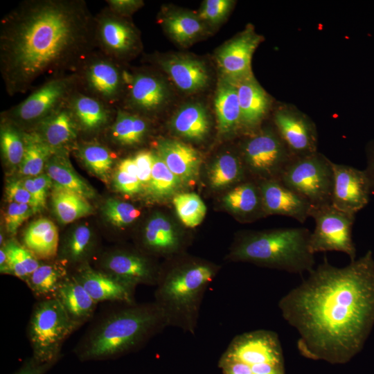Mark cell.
I'll return each mask as SVG.
<instances>
[{
  "instance_id": "1",
  "label": "cell",
  "mask_w": 374,
  "mask_h": 374,
  "mask_svg": "<svg viewBox=\"0 0 374 374\" xmlns=\"http://www.w3.org/2000/svg\"><path fill=\"white\" fill-rule=\"evenodd\" d=\"M278 301L282 317L299 333L303 357L349 362L374 326V257L371 250L344 267L324 258Z\"/></svg>"
},
{
  "instance_id": "2",
  "label": "cell",
  "mask_w": 374,
  "mask_h": 374,
  "mask_svg": "<svg viewBox=\"0 0 374 374\" xmlns=\"http://www.w3.org/2000/svg\"><path fill=\"white\" fill-rule=\"evenodd\" d=\"M96 49L95 16L83 0H26L0 24V71L10 96L42 78L76 73Z\"/></svg>"
},
{
  "instance_id": "3",
  "label": "cell",
  "mask_w": 374,
  "mask_h": 374,
  "mask_svg": "<svg viewBox=\"0 0 374 374\" xmlns=\"http://www.w3.org/2000/svg\"><path fill=\"white\" fill-rule=\"evenodd\" d=\"M167 327L154 301L120 303L89 327L74 354L81 362L116 359L141 348Z\"/></svg>"
},
{
  "instance_id": "4",
  "label": "cell",
  "mask_w": 374,
  "mask_h": 374,
  "mask_svg": "<svg viewBox=\"0 0 374 374\" xmlns=\"http://www.w3.org/2000/svg\"><path fill=\"white\" fill-rule=\"evenodd\" d=\"M217 270L215 265L194 260L160 269L153 301L162 311L168 327L195 333L204 294Z\"/></svg>"
},
{
  "instance_id": "5",
  "label": "cell",
  "mask_w": 374,
  "mask_h": 374,
  "mask_svg": "<svg viewBox=\"0 0 374 374\" xmlns=\"http://www.w3.org/2000/svg\"><path fill=\"white\" fill-rule=\"evenodd\" d=\"M311 231L305 227L280 228L245 235L229 255L235 261L292 274L310 272L314 268V254L310 249Z\"/></svg>"
},
{
  "instance_id": "6",
  "label": "cell",
  "mask_w": 374,
  "mask_h": 374,
  "mask_svg": "<svg viewBox=\"0 0 374 374\" xmlns=\"http://www.w3.org/2000/svg\"><path fill=\"white\" fill-rule=\"evenodd\" d=\"M223 374H285L278 334L259 329L235 336L222 355Z\"/></svg>"
},
{
  "instance_id": "7",
  "label": "cell",
  "mask_w": 374,
  "mask_h": 374,
  "mask_svg": "<svg viewBox=\"0 0 374 374\" xmlns=\"http://www.w3.org/2000/svg\"><path fill=\"white\" fill-rule=\"evenodd\" d=\"M78 329L56 299L37 301L27 326L32 356L42 362L57 363L64 343Z\"/></svg>"
},
{
  "instance_id": "8",
  "label": "cell",
  "mask_w": 374,
  "mask_h": 374,
  "mask_svg": "<svg viewBox=\"0 0 374 374\" xmlns=\"http://www.w3.org/2000/svg\"><path fill=\"white\" fill-rule=\"evenodd\" d=\"M278 180L312 206L332 204L334 184L332 161L318 152L293 157Z\"/></svg>"
},
{
  "instance_id": "9",
  "label": "cell",
  "mask_w": 374,
  "mask_h": 374,
  "mask_svg": "<svg viewBox=\"0 0 374 374\" xmlns=\"http://www.w3.org/2000/svg\"><path fill=\"white\" fill-rule=\"evenodd\" d=\"M77 89L75 73L48 79L23 101L3 112L1 117L30 132L66 103Z\"/></svg>"
},
{
  "instance_id": "10",
  "label": "cell",
  "mask_w": 374,
  "mask_h": 374,
  "mask_svg": "<svg viewBox=\"0 0 374 374\" xmlns=\"http://www.w3.org/2000/svg\"><path fill=\"white\" fill-rule=\"evenodd\" d=\"M75 73L78 90L118 109L117 103L125 96L128 75L118 62L95 51Z\"/></svg>"
},
{
  "instance_id": "11",
  "label": "cell",
  "mask_w": 374,
  "mask_h": 374,
  "mask_svg": "<svg viewBox=\"0 0 374 374\" xmlns=\"http://www.w3.org/2000/svg\"><path fill=\"white\" fill-rule=\"evenodd\" d=\"M310 217L315 223L309 242L312 253L335 251L346 253L350 261L356 260L352 235L355 215L340 211L330 204L312 206Z\"/></svg>"
},
{
  "instance_id": "12",
  "label": "cell",
  "mask_w": 374,
  "mask_h": 374,
  "mask_svg": "<svg viewBox=\"0 0 374 374\" xmlns=\"http://www.w3.org/2000/svg\"><path fill=\"white\" fill-rule=\"evenodd\" d=\"M244 165L262 180L279 179L293 158L276 130L264 129L253 134L243 144Z\"/></svg>"
},
{
  "instance_id": "13",
  "label": "cell",
  "mask_w": 374,
  "mask_h": 374,
  "mask_svg": "<svg viewBox=\"0 0 374 374\" xmlns=\"http://www.w3.org/2000/svg\"><path fill=\"white\" fill-rule=\"evenodd\" d=\"M95 39L96 48L118 62L135 54L140 48L136 28L126 17L108 8L95 15Z\"/></svg>"
},
{
  "instance_id": "14",
  "label": "cell",
  "mask_w": 374,
  "mask_h": 374,
  "mask_svg": "<svg viewBox=\"0 0 374 374\" xmlns=\"http://www.w3.org/2000/svg\"><path fill=\"white\" fill-rule=\"evenodd\" d=\"M96 269L135 288L139 285L155 287L160 272L148 256L123 249L102 254Z\"/></svg>"
},
{
  "instance_id": "15",
  "label": "cell",
  "mask_w": 374,
  "mask_h": 374,
  "mask_svg": "<svg viewBox=\"0 0 374 374\" xmlns=\"http://www.w3.org/2000/svg\"><path fill=\"white\" fill-rule=\"evenodd\" d=\"M334 175L332 204L344 212L356 215L368 203L373 193L364 170L332 161Z\"/></svg>"
},
{
  "instance_id": "16",
  "label": "cell",
  "mask_w": 374,
  "mask_h": 374,
  "mask_svg": "<svg viewBox=\"0 0 374 374\" xmlns=\"http://www.w3.org/2000/svg\"><path fill=\"white\" fill-rule=\"evenodd\" d=\"M274 123L276 130L293 157L317 152L316 126L304 114L296 109L281 107L274 113Z\"/></svg>"
},
{
  "instance_id": "17",
  "label": "cell",
  "mask_w": 374,
  "mask_h": 374,
  "mask_svg": "<svg viewBox=\"0 0 374 374\" xmlns=\"http://www.w3.org/2000/svg\"><path fill=\"white\" fill-rule=\"evenodd\" d=\"M262 37L251 26L222 46L216 54V60L222 76L238 81L253 75L251 58Z\"/></svg>"
},
{
  "instance_id": "18",
  "label": "cell",
  "mask_w": 374,
  "mask_h": 374,
  "mask_svg": "<svg viewBox=\"0 0 374 374\" xmlns=\"http://www.w3.org/2000/svg\"><path fill=\"white\" fill-rule=\"evenodd\" d=\"M71 274L98 304L105 301L118 303L136 302L135 287L92 268L89 263L75 267V271Z\"/></svg>"
},
{
  "instance_id": "19",
  "label": "cell",
  "mask_w": 374,
  "mask_h": 374,
  "mask_svg": "<svg viewBox=\"0 0 374 374\" xmlns=\"http://www.w3.org/2000/svg\"><path fill=\"white\" fill-rule=\"evenodd\" d=\"M258 186L265 214L284 215L301 223L310 217L311 204L280 180H262Z\"/></svg>"
},
{
  "instance_id": "20",
  "label": "cell",
  "mask_w": 374,
  "mask_h": 374,
  "mask_svg": "<svg viewBox=\"0 0 374 374\" xmlns=\"http://www.w3.org/2000/svg\"><path fill=\"white\" fill-rule=\"evenodd\" d=\"M167 98L166 86L157 76L148 73H128L124 102L130 108L154 113L163 107Z\"/></svg>"
},
{
  "instance_id": "21",
  "label": "cell",
  "mask_w": 374,
  "mask_h": 374,
  "mask_svg": "<svg viewBox=\"0 0 374 374\" xmlns=\"http://www.w3.org/2000/svg\"><path fill=\"white\" fill-rule=\"evenodd\" d=\"M68 104L78 126L80 133L96 134L113 123L117 109L76 90Z\"/></svg>"
},
{
  "instance_id": "22",
  "label": "cell",
  "mask_w": 374,
  "mask_h": 374,
  "mask_svg": "<svg viewBox=\"0 0 374 374\" xmlns=\"http://www.w3.org/2000/svg\"><path fill=\"white\" fill-rule=\"evenodd\" d=\"M32 131L36 132L56 152L68 151L69 148L75 146L80 134L68 101L41 121Z\"/></svg>"
},
{
  "instance_id": "23",
  "label": "cell",
  "mask_w": 374,
  "mask_h": 374,
  "mask_svg": "<svg viewBox=\"0 0 374 374\" xmlns=\"http://www.w3.org/2000/svg\"><path fill=\"white\" fill-rule=\"evenodd\" d=\"M157 153L168 168L184 183H192L199 175L202 158L192 146L175 139L158 141Z\"/></svg>"
},
{
  "instance_id": "24",
  "label": "cell",
  "mask_w": 374,
  "mask_h": 374,
  "mask_svg": "<svg viewBox=\"0 0 374 374\" xmlns=\"http://www.w3.org/2000/svg\"><path fill=\"white\" fill-rule=\"evenodd\" d=\"M241 113V126L256 128L267 114L270 99L253 75L235 81Z\"/></svg>"
},
{
  "instance_id": "25",
  "label": "cell",
  "mask_w": 374,
  "mask_h": 374,
  "mask_svg": "<svg viewBox=\"0 0 374 374\" xmlns=\"http://www.w3.org/2000/svg\"><path fill=\"white\" fill-rule=\"evenodd\" d=\"M163 70L175 84L185 92H195L204 88L209 75L204 64L186 56H174L159 61Z\"/></svg>"
},
{
  "instance_id": "26",
  "label": "cell",
  "mask_w": 374,
  "mask_h": 374,
  "mask_svg": "<svg viewBox=\"0 0 374 374\" xmlns=\"http://www.w3.org/2000/svg\"><path fill=\"white\" fill-rule=\"evenodd\" d=\"M55 299L79 328L91 320L98 305L71 274L61 284Z\"/></svg>"
},
{
  "instance_id": "27",
  "label": "cell",
  "mask_w": 374,
  "mask_h": 374,
  "mask_svg": "<svg viewBox=\"0 0 374 374\" xmlns=\"http://www.w3.org/2000/svg\"><path fill=\"white\" fill-rule=\"evenodd\" d=\"M22 244L38 260L50 261L57 256L60 240L57 226L42 217L31 222L25 229Z\"/></svg>"
},
{
  "instance_id": "28",
  "label": "cell",
  "mask_w": 374,
  "mask_h": 374,
  "mask_svg": "<svg viewBox=\"0 0 374 374\" xmlns=\"http://www.w3.org/2000/svg\"><path fill=\"white\" fill-rule=\"evenodd\" d=\"M141 243L146 251L164 256L177 253L181 247V239L175 228L161 215H155L148 222Z\"/></svg>"
},
{
  "instance_id": "29",
  "label": "cell",
  "mask_w": 374,
  "mask_h": 374,
  "mask_svg": "<svg viewBox=\"0 0 374 374\" xmlns=\"http://www.w3.org/2000/svg\"><path fill=\"white\" fill-rule=\"evenodd\" d=\"M44 170L53 181V186L78 193L86 199L96 196L94 189L73 168L68 151H58L47 161Z\"/></svg>"
},
{
  "instance_id": "30",
  "label": "cell",
  "mask_w": 374,
  "mask_h": 374,
  "mask_svg": "<svg viewBox=\"0 0 374 374\" xmlns=\"http://www.w3.org/2000/svg\"><path fill=\"white\" fill-rule=\"evenodd\" d=\"M214 105L220 132L229 133L241 126L238 89L234 80L223 76L221 78Z\"/></svg>"
},
{
  "instance_id": "31",
  "label": "cell",
  "mask_w": 374,
  "mask_h": 374,
  "mask_svg": "<svg viewBox=\"0 0 374 374\" xmlns=\"http://www.w3.org/2000/svg\"><path fill=\"white\" fill-rule=\"evenodd\" d=\"M96 247L94 235L87 225H80L72 230L59 246L56 260L66 267H75L89 263Z\"/></svg>"
},
{
  "instance_id": "32",
  "label": "cell",
  "mask_w": 374,
  "mask_h": 374,
  "mask_svg": "<svg viewBox=\"0 0 374 374\" xmlns=\"http://www.w3.org/2000/svg\"><path fill=\"white\" fill-rule=\"evenodd\" d=\"M70 274L58 260L42 261L24 282L37 301L55 299L64 279Z\"/></svg>"
},
{
  "instance_id": "33",
  "label": "cell",
  "mask_w": 374,
  "mask_h": 374,
  "mask_svg": "<svg viewBox=\"0 0 374 374\" xmlns=\"http://www.w3.org/2000/svg\"><path fill=\"white\" fill-rule=\"evenodd\" d=\"M109 130L113 142L123 146H134L143 140L148 123L142 116L118 108Z\"/></svg>"
},
{
  "instance_id": "34",
  "label": "cell",
  "mask_w": 374,
  "mask_h": 374,
  "mask_svg": "<svg viewBox=\"0 0 374 374\" xmlns=\"http://www.w3.org/2000/svg\"><path fill=\"white\" fill-rule=\"evenodd\" d=\"M171 125L179 135L199 141L208 134L210 121L206 110L202 105L191 103L181 107L176 112Z\"/></svg>"
},
{
  "instance_id": "35",
  "label": "cell",
  "mask_w": 374,
  "mask_h": 374,
  "mask_svg": "<svg viewBox=\"0 0 374 374\" xmlns=\"http://www.w3.org/2000/svg\"><path fill=\"white\" fill-rule=\"evenodd\" d=\"M51 203L54 213L62 224L71 223L93 213L87 199L74 192L53 186Z\"/></svg>"
},
{
  "instance_id": "36",
  "label": "cell",
  "mask_w": 374,
  "mask_h": 374,
  "mask_svg": "<svg viewBox=\"0 0 374 374\" xmlns=\"http://www.w3.org/2000/svg\"><path fill=\"white\" fill-rule=\"evenodd\" d=\"M223 202L229 210L244 217L265 214L260 187L252 182L235 186L224 197Z\"/></svg>"
},
{
  "instance_id": "37",
  "label": "cell",
  "mask_w": 374,
  "mask_h": 374,
  "mask_svg": "<svg viewBox=\"0 0 374 374\" xmlns=\"http://www.w3.org/2000/svg\"><path fill=\"white\" fill-rule=\"evenodd\" d=\"M26 150L19 167L21 175L26 177L42 174L51 157L56 152L35 132H25Z\"/></svg>"
},
{
  "instance_id": "38",
  "label": "cell",
  "mask_w": 374,
  "mask_h": 374,
  "mask_svg": "<svg viewBox=\"0 0 374 374\" xmlns=\"http://www.w3.org/2000/svg\"><path fill=\"white\" fill-rule=\"evenodd\" d=\"M77 155L84 166L102 181L108 183L114 164L113 153L94 142L76 144Z\"/></svg>"
},
{
  "instance_id": "39",
  "label": "cell",
  "mask_w": 374,
  "mask_h": 374,
  "mask_svg": "<svg viewBox=\"0 0 374 374\" xmlns=\"http://www.w3.org/2000/svg\"><path fill=\"white\" fill-rule=\"evenodd\" d=\"M0 146L5 162L10 167L19 168L26 150L24 131L14 123L2 117Z\"/></svg>"
},
{
  "instance_id": "40",
  "label": "cell",
  "mask_w": 374,
  "mask_h": 374,
  "mask_svg": "<svg viewBox=\"0 0 374 374\" xmlns=\"http://www.w3.org/2000/svg\"><path fill=\"white\" fill-rule=\"evenodd\" d=\"M166 30L181 44H186L199 36L204 26L199 17L186 12H175L163 19Z\"/></svg>"
},
{
  "instance_id": "41",
  "label": "cell",
  "mask_w": 374,
  "mask_h": 374,
  "mask_svg": "<svg viewBox=\"0 0 374 374\" xmlns=\"http://www.w3.org/2000/svg\"><path fill=\"white\" fill-rule=\"evenodd\" d=\"M2 246L7 254L10 275L24 282L42 262L22 244L14 239L6 241Z\"/></svg>"
},
{
  "instance_id": "42",
  "label": "cell",
  "mask_w": 374,
  "mask_h": 374,
  "mask_svg": "<svg viewBox=\"0 0 374 374\" xmlns=\"http://www.w3.org/2000/svg\"><path fill=\"white\" fill-rule=\"evenodd\" d=\"M154 154L151 179L147 190L154 198L162 199L173 195L181 181L168 168L157 153Z\"/></svg>"
},
{
  "instance_id": "43",
  "label": "cell",
  "mask_w": 374,
  "mask_h": 374,
  "mask_svg": "<svg viewBox=\"0 0 374 374\" xmlns=\"http://www.w3.org/2000/svg\"><path fill=\"white\" fill-rule=\"evenodd\" d=\"M243 167L240 159L225 154L215 161L209 172V180L214 188H220L233 184L243 177Z\"/></svg>"
},
{
  "instance_id": "44",
  "label": "cell",
  "mask_w": 374,
  "mask_h": 374,
  "mask_svg": "<svg viewBox=\"0 0 374 374\" xmlns=\"http://www.w3.org/2000/svg\"><path fill=\"white\" fill-rule=\"evenodd\" d=\"M177 216L184 226L194 228L201 224L206 206L200 197L193 193H179L172 199Z\"/></svg>"
},
{
  "instance_id": "45",
  "label": "cell",
  "mask_w": 374,
  "mask_h": 374,
  "mask_svg": "<svg viewBox=\"0 0 374 374\" xmlns=\"http://www.w3.org/2000/svg\"><path fill=\"white\" fill-rule=\"evenodd\" d=\"M102 211L105 220L120 229L131 224L140 215V211L134 205L113 198L105 202Z\"/></svg>"
},
{
  "instance_id": "46",
  "label": "cell",
  "mask_w": 374,
  "mask_h": 374,
  "mask_svg": "<svg viewBox=\"0 0 374 374\" xmlns=\"http://www.w3.org/2000/svg\"><path fill=\"white\" fill-rule=\"evenodd\" d=\"M9 203L4 213V222L6 231L13 236L23 222L37 211L26 204Z\"/></svg>"
},
{
  "instance_id": "47",
  "label": "cell",
  "mask_w": 374,
  "mask_h": 374,
  "mask_svg": "<svg viewBox=\"0 0 374 374\" xmlns=\"http://www.w3.org/2000/svg\"><path fill=\"white\" fill-rule=\"evenodd\" d=\"M22 184L30 193L37 204L39 210L44 208L48 192L53 186V181L46 173L21 179Z\"/></svg>"
},
{
  "instance_id": "48",
  "label": "cell",
  "mask_w": 374,
  "mask_h": 374,
  "mask_svg": "<svg viewBox=\"0 0 374 374\" xmlns=\"http://www.w3.org/2000/svg\"><path fill=\"white\" fill-rule=\"evenodd\" d=\"M233 1L230 0H206L199 12L202 21L211 24L221 22L229 12Z\"/></svg>"
},
{
  "instance_id": "49",
  "label": "cell",
  "mask_w": 374,
  "mask_h": 374,
  "mask_svg": "<svg viewBox=\"0 0 374 374\" xmlns=\"http://www.w3.org/2000/svg\"><path fill=\"white\" fill-rule=\"evenodd\" d=\"M6 195L9 202L26 204L37 212L39 211L33 196L23 185L21 179L10 180L6 187Z\"/></svg>"
},
{
  "instance_id": "50",
  "label": "cell",
  "mask_w": 374,
  "mask_h": 374,
  "mask_svg": "<svg viewBox=\"0 0 374 374\" xmlns=\"http://www.w3.org/2000/svg\"><path fill=\"white\" fill-rule=\"evenodd\" d=\"M114 186L121 193L133 195L141 190L142 186L136 176L117 168L114 175Z\"/></svg>"
},
{
  "instance_id": "51",
  "label": "cell",
  "mask_w": 374,
  "mask_h": 374,
  "mask_svg": "<svg viewBox=\"0 0 374 374\" xmlns=\"http://www.w3.org/2000/svg\"><path fill=\"white\" fill-rule=\"evenodd\" d=\"M138 170V179L142 187L148 188L154 163V152L143 150L138 152L134 157Z\"/></svg>"
},
{
  "instance_id": "52",
  "label": "cell",
  "mask_w": 374,
  "mask_h": 374,
  "mask_svg": "<svg viewBox=\"0 0 374 374\" xmlns=\"http://www.w3.org/2000/svg\"><path fill=\"white\" fill-rule=\"evenodd\" d=\"M107 8L114 13L127 17L140 8L143 1L141 0H108Z\"/></svg>"
},
{
  "instance_id": "53",
  "label": "cell",
  "mask_w": 374,
  "mask_h": 374,
  "mask_svg": "<svg viewBox=\"0 0 374 374\" xmlns=\"http://www.w3.org/2000/svg\"><path fill=\"white\" fill-rule=\"evenodd\" d=\"M55 364V362H42L31 355L13 374H46Z\"/></svg>"
},
{
  "instance_id": "54",
  "label": "cell",
  "mask_w": 374,
  "mask_h": 374,
  "mask_svg": "<svg viewBox=\"0 0 374 374\" xmlns=\"http://www.w3.org/2000/svg\"><path fill=\"white\" fill-rule=\"evenodd\" d=\"M367 166L364 171L369 179L372 191L374 192V141H371L366 148Z\"/></svg>"
},
{
  "instance_id": "55",
  "label": "cell",
  "mask_w": 374,
  "mask_h": 374,
  "mask_svg": "<svg viewBox=\"0 0 374 374\" xmlns=\"http://www.w3.org/2000/svg\"><path fill=\"white\" fill-rule=\"evenodd\" d=\"M117 168L127 172L132 175L136 177L138 175L137 167L134 157H128L121 160Z\"/></svg>"
},
{
  "instance_id": "56",
  "label": "cell",
  "mask_w": 374,
  "mask_h": 374,
  "mask_svg": "<svg viewBox=\"0 0 374 374\" xmlns=\"http://www.w3.org/2000/svg\"><path fill=\"white\" fill-rule=\"evenodd\" d=\"M0 272L1 274L10 275L7 254L3 246H1L0 248Z\"/></svg>"
}]
</instances>
